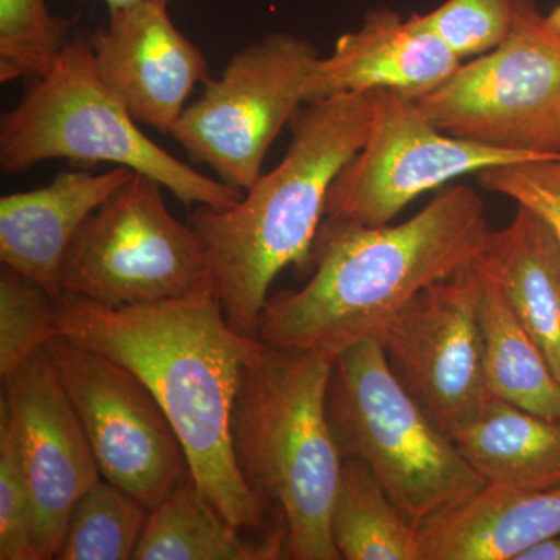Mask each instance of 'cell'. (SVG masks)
Instances as JSON below:
<instances>
[{
    "mask_svg": "<svg viewBox=\"0 0 560 560\" xmlns=\"http://www.w3.org/2000/svg\"><path fill=\"white\" fill-rule=\"evenodd\" d=\"M58 334L138 375L178 433L191 478L224 521L254 536L287 533L283 518L250 490L232 448L243 368L260 340L231 326L210 278L183 296L130 307L62 293Z\"/></svg>",
    "mask_w": 560,
    "mask_h": 560,
    "instance_id": "6da1fadb",
    "label": "cell"
},
{
    "mask_svg": "<svg viewBox=\"0 0 560 560\" xmlns=\"http://www.w3.org/2000/svg\"><path fill=\"white\" fill-rule=\"evenodd\" d=\"M489 232L481 195L464 184L440 191L396 226L324 217L313 242L311 279L300 290L268 298L256 338L331 359L378 340L419 291L474 265Z\"/></svg>",
    "mask_w": 560,
    "mask_h": 560,
    "instance_id": "7a4b0ae2",
    "label": "cell"
},
{
    "mask_svg": "<svg viewBox=\"0 0 560 560\" xmlns=\"http://www.w3.org/2000/svg\"><path fill=\"white\" fill-rule=\"evenodd\" d=\"M370 94L305 103L290 121L278 167L230 209L197 206L190 226L208 254L209 278L235 330L256 338L272 280L287 267L307 271L331 183L370 132Z\"/></svg>",
    "mask_w": 560,
    "mask_h": 560,
    "instance_id": "3957f363",
    "label": "cell"
},
{
    "mask_svg": "<svg viewBox=\"0 0 560 560\" xmlns=\"http://www.w3.org/2000/svg\"><path fill=\"white\" fill-rule=\"evenodd\" d=\"M334 359L259 342L243 368L232 448L243 478L283 518L289 559L341 560L330 512L341 453L326 412Z\"/></svg>",
    "mask_w": 560,
    "mask_h": 560,
    "instance_id": "277c9868",
    "label": "cell"
},
{
    "mask_svg": "<svg viewBox=\"0 0 560 560\" xmlns=\"http://www.w3.org/2000/svg\"><path fill=\"white\" fill-rule=\"evenodd\" d=\"M50 160L73 167L101 162L158 180L183 205L230 209L245 191L176 160L143 135L138 121L98 79L90 32L75 31L54 68L33 80L0 119V168L7 175Z\"/></svg>",
    "mask_w": 560,
    "mask_h": 560,
    "instance_id": "5b68a950",
    "label": "cell"
},
{
    "mask_svg": "<svg viewBox=\"0 0 560 560\" xmlns=\"http://www.w3.org/2000/svg\"><path fill=\"white\" fill-rule=\"evenodd\" d=\"M326 412L341 458L363 460L418 528L486 485L397 381L378 340L335 357Z\"/></svg>",
    "mask_w": 560,
    "mask_h": 560,
    "instance_id": "8992f818",
    "label": "cell"
},
{
    "mask_svg": "<svg viewBox=\"0 0 560 560\" xmlns=\"http://www.w3.org/2000/svg\"><path fill=\"white\" fill-rule=\"evenodd\" d=\"M162 189L132 173L84 220L62 264L65 293L130 307L183 296L209 278L200 234L172 215Z\"/></svg>",
    "mask_w": 560,
    "mask_h": 560,
    "instance_id": "52a82bcc",
    "label": "cell"
},
{
    "mask_svg": "<svg viewBox=\"0 0 560 560\" xmlns=\"http://www.w3.org/2000/svg\"><path fill=\"white\" fill-rule=\"evenodd\" d=\"M319 58L312 40L289 33L249 44L186 106L172 138L221 183L248 190L260 178L272 142L307 103Z\"/></svg>",
    "mask_w": 560,
    "mask_h": 560,
    "instance_id": "ba28073f",
    "label": "cell"
},
{
    "mask_svg": "<svg viewBox=\"0 0 560 560\" xmlns=\"http://www.w3.org/2000/svg\"><path fill=\"white\" fill-rule=\"evenodd\" d=\"M441 131L493 149L560 154V36L539 13L506 43L460 62L416 102Z\"/></svg>",
    "mask_w": 560,
    "mask_h": 560,
    "instance_id": "9c48e42d",
    "label": "cell"
},
{
    "mask_svg": "<svg viewBox=\"0 0 560 560\" xmlns=\"http://www.w3.org/2000/svg\"><path fill=\"white\" fill-rule=\"evenodd\" d=\"M102 478L150 511L191 477L189 458L160 401L135 372L58 335L47 345Z\"/></svg>",
    "mask_w": 560,
    "mask_h": 560,
    "instance_id": "30bf717a",
    "label": "cell"
},
{
    "mask_svg": "<svg viewBox=\"0 0 560 560\" xmlns=\"http://www.w3.org/2000/svg\"><path fill=\"white\" fill-rule=\"evenodd\" d=\"M372 120L363 147L327 195V219L385 226L420 195L469 173L555 156H534L455 138L434 127L416 101L370 92ZM560 156V154H559Z\"/></svg>",
    "mask_w": 560,
    "mask_h": 560,
    "instance_id": "8fae6325",
    "label": "cell"
},
{
    "mask_svg": "<svg viewBox=\"0 0 560 560\" xmlns=\"http://www.w3.org/2000/svg\"><path fill=\"white\" fill-rule=\"evenodd\" d=\"M477 261L419 291L383 330L389 370L431 422L453 436L490 394L481 334Z\"/></svg>",
    "mask_w": 560,
    "mask_h": 560,
    "instance_id": "7c38bea8",
    "label": "cell"
},
{
    "mask_svg": "<svg viewBox=\"0 0 560 560\" xmlns=\"http://www.w3.org/2000/svg\"><path fill=\"white\" fill-rule=\"evenodd\" d=\"M2 382L0 401L13 420L31 482L39 560L57 559L73 504L102 474L47 346Z\"/></svg>",
    "mask_w": 560,
    "mask_h": 560,
    "instance_id": "4fadbf2b",
    "label": "cell"
},
{
    "mask_svg": "<svg viewBox=\"0 0 560 560\" xmlns=\"http://www.w3.org/2000/svg\"><path fill=\"white\" fill-rule=\"evenodd\" d=\"M90 43L106 90L132 119L162 135H172L198 84L212 79L205 51L176 27L165 0L109 11Z\"/></svg>",
    "mask_w": 560,
    "mask_h": 560,
    "instance_id": "5bb4252c",
    "label": "cell"
},
{
    "mask_svg": "<svg viewBox=\"0 0 560 560\" xmlns=\"http://www.w3.org/2000/svg\"><path fill=\"white\" fill-rule=\"evenodd\" d=\"M460 62L418 13L401 20L397 11L378 7L364 14L359 31L338 38L330 57L316 62L307 103L374 91L399 92L418 102L451 79Z\"/></svg>",
    "mask_w": 560,
    "mask_h": 560,
    "instance_id": "9a60e30c",
    "label": "cell"
},
{
    "mask_svg": "<svg viewBox=\"0 0 560 560\" xmlns=\"http://www.w3.org/2000/svg\"><path fill=\"white\" fill-rule=\"evenodd\" d=\"M113 167L94 173L62 172L47 186L0 200V260L61 298V270L81 224L132 176Z\"/></svg>",
    "mask_w": 560,
    "mask_h": 560,
    "instance_id": "2e32d148",
    "label": "cell"
},
{
    "mask_svg": "<svg viewBox=\"0 0 560 560\" xmlns=\"http://www.w3.org/2000/svg\"><path fill=\"white\" fill-rule=\"evenodd\" d=\"M420 560H518L560 534V486L485 485L419 526Z\"/></svg>",
    "mask_w": 560,
    "mask_h": 560,
    "instance_id": "e0dca14e",
    "label": "cell"
},
{
    "mask_svg": "<svg viewBox=\"0 0 560 560\" xmlns=\"http://www.w3.org/2000/svg\"><path fill=\"white\" fill-rule=\"evenodd\" d=\"M477 264L499 283L560 382V243L550 228L517 205L506 228L489 232Z\"/></svg>",
    "mask_w": 560,
    "mask_h": 560,
    "instance_id": "ac0fdd59",
    "label": "cell"
},
{
    "mask_svg": "<svg viewBox=\"0 0 560 560\" xmlns=\"http://www.w3.org/2000/svg\"><path fill=\"white\" fill-rule=\"evenodd\" d=\"M452 441L486 485L530 490L560 486V420L490 396Z\"/></svg>",
    "mask_w": 560,
    "mask_h": 560,
    "instance_id": "d6986e66",
    "label": "cell"
},
{
    "mask_svg": "<svg viewBox=\"0 0 560 560\" xmlns=\"http://www.w3.org/2000/svg\"><path fill=\"white\" fill-rule=\"evenodd\" d=\"M132 559H289V534L254 536L235 528L210 506L190 477L150 512Z\"/></svg>",
    "mask_w": 560,
    "mask_h": 560,
    "instance_id": "ffe728a7",
    "label": "cell"
},
{
    "mask_svg": "<svg viewBox=\"0 0 560 560\" xmlns=\"http://www.w3.org/2000/svg\"><path fill=\"white\" fill-rule=\"evenodd\" d=\"M481 272V334L490 396L550 420H560V382L537 342L512 311L499 283Z\"/></svg>",
    "mask_w": 560,
    "mask_h": 560,
    "instance_id": "44dd1931",
    "label": "cell"
},
{
    "mask_svg": "<svg viewBox=\"0 0 560 560\" xmlns=\"http://www.w3.org/2000/svg\"><path fill=\"white\" fill-rule=\"evenodd\" d=\"M330 530L345 560H420L418 526L360 459L342 458Z\"/></svg>",
    "mask_w": 560,
    "mask_h": 560,
    "instance_id": "7402d4cb",
    "label": "cell"
},
{
    "mask_svg": "<svg viewBox=\"0 0 560 560\" xmlns=\"http://www.w3.org/2000/svg\"><path fill=\"white\" fill-rule=\"evenodd\" d=\"M150 512L113 482L98 480L73 504L57 559L135 558Z\"/></svg>",
    "mask_w": 560,
    "mask_h": 560,
    "instance_id": "603a6c76",
    "label": "cell"
},
{
    "mask_svg": "<svg viewBox=\"0 0 560 560\" xmlns=\"http://www.w3.org/2000/svg\"><path fill=\"white\" fill-rule=\"evenodd\" d=\"M75 20L55 16L47 0H0V81L46 75L75 33Z\"/></svg>",
    "mask_w": 560,
    "mask_h": 560,
    "instance_id": "cb8c5ba5",
    "label": "cell"
},
{
    "mask_svg": "<svg viewBox=\"0 0 560 560\" xmlns=\"http://www.w3.org/2000/svg\"><path fill=\"white\" fill-rule=\"evenodd\" d=\"M58 300L27 276L0 270V377L14 374L58 337Z\"/></svg>",
    "mask_w": 560,
    "mask_h": 560,
    "instance_id": "d4e9b609",
    "label": "cell"
},
{
    "mask_svg": "<svg viewBox=\"0 0 560 560\" xmlns=\"http://www.w3.org/2000/svg\"><path fill=\"white\" fill-rule=\"evenodd\" d=\"M539 13L534 0H445L418 16L463 61L495 50Z\"/></svg>",
    "mask_w": 560,
    "mask_h": 560,
    "instance_id": "484cf974",
    "label": "cell"
},
{
    "mask_svg": "<svg viewBox=\"0 0 560 560\" xmlns=\"http://www.w3.org/2000/svg\"><path fill=\"white\" fill-rule=\"evenodd\" d=\"M0 559L39 560L31 482L16 429L0 401Z\"/></svg>",
    "mask_w": 560,
    "mask_h": 560,
    "instance_id": "4316f807",
    "label": "cell"
},
{
    "mask_svg": "<svg viewBox=\"0 0 560 560\" xmlns=\"http://www.w3.org/2000/svg\"><path fill=\"white\" fill-rule=\"evenodd\" d=\"M478 178L486 190L537 213L560 243V156L499 165Z\"/></svg>",
    "mask_w": 560,
    "mask_h": 560,
    "instance_id": "83f0119b",
    "label": "cell"
},
{
    "mask_svg": "<svg viewBox=\"0 0 560 560\" xmlns=\"http://www.w3.org/2000/svg\"><path fill=\"white\" fill-rule=\"evenodd\" d=\"M518 560H560V534L534 545Z\"/></svg>",
    "mask_w": 560,
    "mask_h": 560,
    "instance_id": "f1b7e54d",
    "label": "cell"
},
{
    "mask_svg": "<svg viewBox=\"0 0 560 560\" xmlns=\"http://www.w3.org/2000/svg\"><path fill=\"white\" fill-rule=\"evenodd\" d=\"M103 2H105L109 11H116L125 9V7L135 5V3L147 2V0H103ZM165 2L171 3L172 0H165Z\"/></svg>",
    "mask_w": 560,
    "mask_h": 560,
    "instance_id": "f546056e",
    "label": "cell"
},
{
    "mask_svg": "<svg viewBox=\"0 0 560 560\" xmlns=\"http://www.w3.org/2000/svg\"><path fill=\"white\" fill-rule=\"evenodd\" d=\"M545 20H547V24L550 25L551 31L558 33L560 36V3L551 10L548 16H545Z\"/></svg>",
    "mask_w": 560,
    "mask_h": 560,
    "instance_id": "4dcf8cb0",
    "label": "cell"
}]
</instances>
